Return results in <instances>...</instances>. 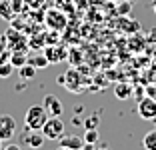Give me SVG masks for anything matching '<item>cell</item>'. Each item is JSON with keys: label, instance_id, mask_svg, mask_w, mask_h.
<instances>
[{"label": "cell", "instance_id": "6da1fadb", "mask_svg": "<svg viewBox=\"0 0 156 150\" xmlns=\"http://www.w3.org/2000/svg\"><path fill=\"white\" fill-rule=\"evenodd\" d=\"M48 110L44 108V104H32L24 114V124L28 130H40L44 126V122L48 120Z\"/></svg>", "mask_w": 156, "mask_h": 150}, {"label": "cell", "instance_id": "7a4b0ae2", "mask_svg": "<svg viewBox=\"0 0 156 150\" xmlns=\"http://www.w3.org/2000/svg\"><path fill=\"white\" fill-rule=\"evenodd\" d=\"M40 132L48 140H60L64 136V122L60 120V116H48V120L40 128Z\"/></svg>", "mask_w": 156, "mask_h": 150}, {"label": "cell", "instance_id": "3957f363", "mask_svg": "<svg viewBox=\"0 0 156 150\" xmlns=\"http://www.w3.org/2000/svg\"><path fill=\"white\" fill-rule=\"evenodd\" d=\"M138 114L144 120H156V100L150 96L140 98L138 100Z\"/></svg>", "mask_w": 156, "mask_h": 150}, {"label": "cell", "instance_id": "277c9868", "mask_svg": "<svg viewBox=\"0 0 156 150\" xmlns=\"http://www.w3.org/2000/svg\"><path fill=\"white\" fill-rule=\"evenodd\" d=\"M14 130H16L14 118L10 114H2V116H0V140L4 142V140H8V138H12Z\"/></svg>", "mask_w": 156, "mask_h": 150}, {"label": "cell", "instance_id": "5b68a950", "mask_svg": "<svg viewBox=\"0 0 156 150\" xmlns=\"http://www.w3.org/2000/svg\"><path fill=\"white\" fill-rule=\"evenodd\" d=\"M46 24H48L50 28H54V30H60V28L66 26V16L60 12V10L52 8V10L46 12Z\"/></svg>", "mask_w": 156, "mask_h": 150}, {"label": "cell", "instance_id": "8992f818", "mask_svg": "<svg viewBox=\"0 0 156 150\" xmlns=\"http://www.w3.org/2000/svg\"><path fill=\"white\" fill-rule=\"evenodd\" d=\"M42 104H44V108L48 110V114H50V116H60V114L64 112V106H62V102H60V100L56 98L54 94H46Z\"/></svg>", "mask_w": 156, "mask_h": 150}, {"label": "cell", "instance_id": "52a82bcc", "mask_svg": "<svg viewBox=\"0 0 156 150\" xmlns=\"http://www.w3.org/2000/svg\"><path fill=\"white\" fill-rule=\"evenodd\" d=\"M82 144H84V138L78 136V134H64V136L60 138V146L70 148V150H80Z\"/></svg>", "mask_w": 156, "mask_h": 150}, {"label": "cell", "instance_id": "ba28073f", "mask_svg": "<svg viewBox=\"0 0 156 150\" xmlns=\"http://www.w3.org/2000/svg\"><path fill=\"white\" fill-rule=\"evenodd\" d=\"M114 96L118 100H128L132 96V86H130L128 82H118L114 86Z\"/></svg>", "mask_w": 156, "mask_h": 150}, {"label": "cell", "instance_id": "9c48e42d", "mask_svg": "<svg viewBox=\"0 0 156 150\" xmlns=\"http://www.w3.org/2000/svg\"><path fill=\"white\" fill-rule=\"evenodd\" d=\"M46 138L42 136V134H38L36 130H32V134H26L24 136V144L28 146V148H40L42 144H44Z\"/></svg>", "mask_w": 156, "mask_h": 150}, {"label": "cell", "instance_id": "30bf717a", "mask_svg": "<svg viewBox=\"0 0 156 150\" xmlns=\"http://www.w3.org/2000/svg\"><path fill=\"white\" fill-rule=\"evenodd\" d=\"M64 84L70 88V92H78V84H80V74H76V70H68V76H64Z\"/></svg>", "mask_w": 156, "mask_h": 150}, {"label": "cell", "instance_id": "8fae6325", "mask_svg": "<svg viewBox=\"0 0 156 150\" xmlns=\"http://www.w3.org/2000/svg\"><path fill=\"white\" fill-rule=\"evenodd\" d=\"M18 74H20V78H22V80H32L34 76H36V68H34L32 64H22V66H20L18 68Z\"/></svg>", "mask_w": 156, "mask_h": 150}, {"label": "cell", "instance_id": "7c38bea8", "mask_svg": "<svg viewBox=\"0 0 156 150\" xmlns=\"http://www.w3.org/2000/svg\"><path fill=\"white\" fill-rule=\"evenodd\" d=\"M142 146L146 150H156V130H150V132H146V134H144Z\"/></svg>", "mask_w": 156, "mask_h": 150}, {"label": "cell", "instance_id": "4fadbf2b", "mask_svg": "<svg viewBox=\"0 0 156 150\" xmlns=\"http://www.w3.org/2000/svg\"><path fill=\"white\" fill-rule=\"evenodd\" d=\"M28 64H32L34 68H46V66H48V58H46V56H42V54H36V56H30V58H28Z\"/></svg>", "mask_w": 156, "mask_h": 150}, {"label": "cell", "instance_id": "5bb4252c", "mask_svg": "<svg viewBox=\"0 0 156 150\" xmlns=\"http://www.w3.org/2000/svg\"><path fill=\"white\" fill-rule=\"evenodd\" d=\"M84 142H90V144H96L98 140H100V134H98V128H88L86 132H84Z\"/></svg>", "mask_w": 156, "mask_h": 150}, {"label": "cell", "instance_id": "9a60e30c", "mask_svg": "<svg viewBox=\"0 0 156 150\" xmlns=\"http://www.w3.org/2000/svg\"><path fill=\"white\" fill-rule=\"evenodd\" d=\"M12 70H14V66H12L10 60L0 62V78H10V76H12Z\"/></svg>", "mask_w": 156, "mask_h": 150}, {"label": "cell", "instance_id": "2e32d148", "mask_svg": "<svg viewBox=\"0 0 156 150\" xmlns=\"http://www.w3.org/2000/svg\"><path fill=\"white\" fill-rule=\"evenodd\" d=\"M10 62H12V66H18V68H20V66L26 64L28 60H26V56H24V54H20V52H18V54H10Z\"/></svg>", "mask_w": 156, "mask_h": 150}, {"label": "cell", "instance_id": "e0dca14e", "mask_svg": "<svg viewBox=\"0 0 156 150\" xmlns=\"http://www.w3.org/2000/svg\"><path fill=\"white\" fill-rule=\"evenodd\" d=\"M98 122H100V120H98V116L96 114H92V116H88L86 120H84V128H98Z\"/></svg>", "mask_w": 156, "mask_h": 150}, {"label": "cell", "instance_id": "ac0fdd59", "mask_svg": "<svg viewBox=\"0 0 156 150\" xmlns=\"http://www.w3.org/2000/svg\"><path fill=\"white\" fill-rule=\"evenodd\" d=\"M0 16H4V18H10L12 14L8 12V4L6 2H0Z\"/></svg>", "mask_w": 156, "mask_h": 150}, {"label": "cell", "instance_id": "d6986e66", "mask_svg": "<svg viewBox=\"0 0 156 150\" xmlns=\"http://www.w3.org/2000/svg\"><path fill=\"white\" fill-rule=\"evenodd\" d=\"M144 90H146V96H150V98L156 100V84H150V86H146Z\"/></svg>", "mask_w": 156, "mask_h": 150}, {"label": "cell", "instance_id": "ffe728a7", "mask_svg": "<svg viewBox=\"0 0 156 150\" xmlns=\"http://www.w3.org/2000/svg\"><path fill=\"white\" fill-rule=\"evenodd\" d=\"M118 8H120V10H118L120 14H128V12H130V4H128V2H122V4H118Z\"/></svg>", "mask_w": 156, "mask_h": 150}, {"label": "cell", "instance_id": "44dd1931", "mask_svg": "<svg viewBox=\"0 0 156 150\" xmlns=\"http://www.w3.org/2000/svg\"><path fill=\"white\" fill-rule=\"evenodd\" d=\"M80 150H96V144H90V142H84Z\"/></svg>", "mask_w": 156, "mask_h": 150}, {"label": "cell", "instance_id": "7402d4cb", "mask_svg": "<svg viewBox=\"0 0 156 150\" xmlns=\"http://www.w3.org/2000/svg\"><path fill=\"white\" fill-rule=\"evenodd\" d=\"M2 150H22V148H20L18 144H8V146H4Z\"/></svg>", "mask_w": 156, "mask_h": 150}, {"label": "cell", "instance_id": "603a6c76", "mask_svg": "<svg viewBox=\"0 0 156 150\" xmlns=\"http://www.w3.org/2000/svg\"><path fill=\"white\" fill-rule=\"evenodd\" d=\"M96 150H108V146H100V148H96Z\"/></svg>", "mask_w": 156, "mask_h": 150}, {"label": "cell", "instance_id": "cb8c5ba5", "mask_svg": "<svg viewBox=\"0 0 156 150\" xmlns=\"http://www.w3.org/2000/svg\"><path fill=\"white\" fill-rule=\"evenodd\" d=\"M56 150H70V148H64V146H58V148H56Z\"/></svg>", "mask_w": 156, "mask_h": 150}, {"label": "cell", "instance_id": "d4e9b609", "mask_svg": "<svg viewBox=\"0 0 156 150\" xmlns=\"http://www.w3.org/2000/svg\"><path fill=\"white\" fill-rule=\"evenodd\" d=\"M152 10H154V14H156V2H154V4H152Z\"/></svg>", "mask_w": 156, "mask_h": 150}, {"label": "cell", "instance_id": "484cf974", "mask_svg": "<svg viewBox=\"0 0 156 150\" xmlns=\"http://www.w3.org/2000/svg\"><path fill=\"white\" fill-rule=\"evenodd\" d=\"M0 150H2V140H0Z\"/></svg>", "mask_w": 156, "mask_h": 150}]
</instances>
